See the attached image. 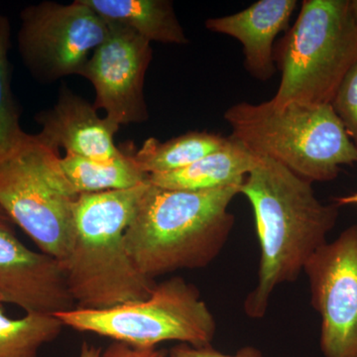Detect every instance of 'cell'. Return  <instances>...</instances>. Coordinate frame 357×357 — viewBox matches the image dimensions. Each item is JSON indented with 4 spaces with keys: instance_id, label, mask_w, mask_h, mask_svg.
<instances>
[{
    "instance_id": "cell-12",
    "label": "cell",
    "mask_w": 357,
    "mask_h": 357,
    "mask_svg": "<svg viewBox=\"0 0 357 357\" xmlns=\"http://www.w3.org/2000/svg\"><path fill=\"white\" fill-rule=\"evenodd\" d=\"M36 121L42 128L40 139L55 149L64 148L66 155L109 160L122 153L114 144L121 126L100 117L95 105L67 86L61 88L56 105L37 114Z\"/></svg>"
},
{
    "instance_id": "cell-14",
    "label": "cell",
    "mask_w": 357,
    "mask_h": 357,
    "mask_svg": "<svg viewBox=\"0 0 357 357\" xmlns=\"http://www.w3.org/2000/svg\"><path fill=\"white\" fill-rule=\"evenodd\" d=\"M258 156L229 136L222 149L180 170L149 175L148 181L162 189L210 191L241 184L255 168Z\"/></svg>"
},
{
    "instance_id": "cell-7",
    "label": "cell",
    "mask_w": 357,
    "mask_h": 357,
    "mask_svg": "<svg viewBox=\"0 0 357 357\" xmlns=\"http://www.w3.org/2000/svg\"><path fill=\"white\" fill-rule=\"evenodd\" d=\"M56 316L68 328L140 349L165 342L206 347L217 333L215 317L198 289L180 277L157 283L144 300L102 310L76 307Z\"/></svg>"
},
{
    "instance_id": "cell-9",
    "label": "cell",
    "mask_w": 357,
    "mask_h": 357,
    "mask_svg": "<svg viewBox=\"0 0 357 357\" xmlns=\"http://www.w3.org/2000/svg\"><path fill=\"white\" fill-rule=\"evenodd\" d=\"M321 317L325 357H357V225L312 256L304 269Z\"/></svg>"
},
{
    "instance_id": "cell-11",
    "label": "cell",
    "mask_w": 357,
    "mask_h": 357,
    "mask_svg": "<svg viewBox=\"0 0 357 357\" xmlns=\"http://www.w3.org/2000/svg\"><path fill=\"white\" fill-rule=\"evenodd\" d=\"M0 208V299L27 312L59 314L75 309L62 263L28 248Z\"/></svg>"
},
{
    "instance_id": "cell-2",
    "label": "cell",
    "mask_w": 357,
    "mask_h": 357,
    "mask_svg": "<svg viewBox=\"0 0 357 357\" xmlns=\"http://www.w3.org/2000/svg\"><path fill=\"white\" fill-rule=\"evenodd\" d=\"M243 183L191 192L162 189L149 182L126 232L136 267L155 280L178 270L210 265L234 229L229 208Z\"/></svg>"
},
{
    "instance_id": "cell-1",
    "label": "cell",
    "mask_w": 357,
    "mask_h": 357,
    "mask_svg": "<svg viewBox=\"0 0 357 357\" xmlns=\"http://www.w3.org/2000/svg\"><path fill=\"white\" fill-rule=\"evenodd\" d=\"M312 185L273 160L258 157L241 185L252 206L260 245L257 284L243 304L249 318H263L275 289L297 280L328 243L338 206L321 203Z\"/></svg>"
},
{
    "instance_id": "cell-17",
    "label": "cell",
    "mask_w": 357,
    "mask_h": 357,
    "mask_svg": "<svg viewBox=\"0 0 357 357\" xmlns=\"http://www.w3.org/2000/svg\"><path fill=\"white\" fill-rule=\"evenodd\" d=\"M227 141L229 137L206 131H192L166 142L150 137L132 157L147 175L172 172L222 149Z\"/></svg>"
},
{
    "instance_id": "cell-10",
    "label": "cell",
    "mask_w": 357,
    "mask_h": 357,
    "mask_svg": "<svg viewBox=\"0 0 357 357\" xmlns=\"http://www.w3.org/2000/svg\"><path fill=\"white\" fill-rule=\"evenodd\" d=\"M152 56L151 42L126 26L109 22L107 38L84 66L81 76L95 89L93 105L116 126L149 119L144 82Z\"/></svg>"
},
{
    "instance_id": "cell-19",
    "label": "cell",
    "mask_w": 357,
    "mask_h": 357,
    "mask_svg": "<svg viewBox=\"0 0 357 357\" xmlns=\"http://www.w3.org/2000/svg\"><path fill=\"white\" fill-rule=\"evenodd\" d=\"M10 36L8 18L0 13V163L15 153L30 135L21 128L20 109L11 89Z\"/></svg>"
},
{
    "instance_id": "cell-15",
    "label": "cell",
    "mask_w": 357,
    "mask_h": 357,
    "mask_svg": "<svg viewBox=\"0 0 357 357\" xmlns=\"http://www.w3.org/2000/svg\"><path fill=\"white\" fill-rule=\"evenodd\" d=\"M107 22L130 28L149 42L185 45L189 39L169 0H84Z\"/></svg>"
},
{
    "instance_id": "cell-21",
    "label": "cell",
    "mask_w": 357,
    "mask_h": 357,
    "mask_svg": "<svg viewBox=\"0 0 357 357\" xmlns=\"http://www.w3.org/2000/svg\"><path fill=\"white\" fill-rule=\"evenodd\" d=\"M168 357H264L259 349L253 347H244L234 354H225L211 347H194L187 344H178L168 352Z\"/></svg>"
},
{
    "instance_id": "cell-8",
    "label": "cell",
    "mask_w": 357,
    "mask_h": 357,
    "mask_svg": "<svg viewBox=\"0 0 357 357\" xmlns=\"http://www.w3.org/2000/svg\"><path fill=\"white\" fill-rule=\"evenodd\" d=\"M109 22L84 0L70 4L43 1L20 13L18 50L35 79L52 83L79 75L107 38Z\"/></svg>"
},
{
    "instance_id": "cell-3",
    "label": "cell",
    "mask_w": 357,
    "mask_h": 357,
    "mask_svg": "<svg viewBox=\"0 0 357 357\" xmlns=\"http://www.w3.org/2000/svg\"><path fill=\"white\" fill-rule=\"evenodd\" d=\"M149 182L130 189L79 195L74 210L75 236L62 263L77 307L109 309L149 297L157 285L129 255L126 232Z\"/></svg>"
},
{
    "instance_id": "cell-25",
    "label": "cell",
    "mask_w": 357,
    "mask_h": 357,
    "mask_svg": "<svg viewBox=\"0 0 357 357\" xmlns=\"http://www.w3.org/2000/svg\"><path fill=\"white\" fill-rule=\"evenodd\" d=\"M352 14L357 28V0H351Z\"/></svg>"
},
{
    "instance_id": "cell-13",
    "label": "cell",
    "mask_w": 357,
    "mask_h": 357,
    "mask_svg": "<svg viewBox=\"0 0 357 357\" xmlns=\"http://www.w3.org/2000/svg\"><path fill=\"white\" fill-rule=\"evenodd\" d=\"M297 6L296 0H259L239 13L208 18L204 25L211 32L241 42L244 68L251 77L266 82L277 70L275 39L287 31Z\"/></svg>"
},
{
    "instance_id": "cell-4",
    "label": "cell",
    "mask_w": 357,
    "mask_h": 357,
    "mask_svg": "<svg viewBox=\"0 0 357 357\" xmlns=\"http://www.w3.org/2000/svg\"><path fill=\"white\" fill-rule=\"evenodd\" d=\"M230 137L310 183L335 180L357 151L332 105L239 102L223 114Z\"/></svg>"
},
{
    "instance_id": "cell-22",
    "label": "cell",
    "mask_w": 357,
    "mask_h": 357,
    "mask_svg": "<svg viewBox=\"0 0 357 357\" xmlns=\"http://www.w3.org/2000/svg\"><path fill=\"white\" fill-rule=\"evenodd\" d=\"M102 357H168V352L157 349H135L122 342H114L102 352Z\"/></svg>"
},
{
    "instance_id": "cell-23",
    "label": "cell",
    "mask_w": 357,
    "mask_h": 357,
    "mask_svg": "<svg viewBox=\"0 0 357 357\" xmlns=\"http://www.w3.org/2000/svg\"><path fill=\"white\" fill-rule=\"evenodd\" d=\"M102 349L100 347L84 342L79 357H102Z\"/></svg>"
},
{
    "instance_id": "cell-26",
    "label": "cell",
    "mask_w": 357,
    "mask_h": 357,
    "mask_svg": "<svg viewBox=\"0 0 357 357\" xmlns=\"http://www.w3.org/2000/svg\"><path fill=\"white\" fill-rule=\"evenodd\" d=\"M0 304H2V301H1V299H0Z\"/></svg>"
},
{
    "instance_id": "cell-5",
    "label": "cell",
    "mask_w": 357,
    "mask_h": 357,
    "mask_svg": "<svg viewBox=\"0 0 357 357\" xmlns=\"http://www.w3.org/2000/svg\"><path fill=\"white\" fill-rule=\"evenodd\" d=\"M281 82L270 102L331 105L357 63L351 0H304L292 27L274 48Z\"/></svg>"
},
{
    "instance_id": "cell-18",
    "label": "cell",
    "mask_w": 357,
    "mask_h": 357,
    "mask_svg": "<svg viewBox=\"0 0 357 357\" xmlns=\"http://www.w3.org/2000/svg\"><path fill=\"white\" fill-rule=\"evenodd\" d=\"M64 326L53 314L27 312L10 319L0 304V357H38L40 349L55 340Z\"/></svg>"
},
{
    "instance_id": "cell-16",
    "label": "cell",
    "mask_w": 357,
    "mask_h": 357,
    "mask_svg": "<svg viewBox=\"0 0 357 357\" xmlns=\"http://www.w3.org/2000/svg\"><path fill=\"white\" fill-rule=\"evenodd\" d=\"M61 165L79 195L130 189L146 182L149 175L143 172L132 155L122 152L109 160H93L66 155Z\"/></svg>"
},
{
    "instance_id": "cell-24",
    "label": "cell",
    "mask_w": 357,
    "mask_h": 357,
    "mask_svg": "<svg viewBox=\"0 0 357 357\" xmlns=\"http://www.w3.org/2000/svg\"><path fill=\"white\" fill-rule=\"evenodd\" d=\"M335 204L338 208L342 206H357V192L344 197H338L335 199Z\"/></svg>"
},
{
    "instance_id": "cell-20",
    "label": "cell",
    "mask_w": 357,
    "mask_h": 357,
    "mask_svg": "<svg viewBox=\"0 0 357 357\" xmlns=\"http://www.w3.org/2000/svg\"><path fill=\"white\" fill-rule=\"evenodd\" d=\"M331 105L357 151V63L344 77Z\"/></svg>"
},
{
    "instance_id": "cell-6",
    "label": "cell",
    "mask_w": 357,
    "mask_h": 357,
    "mask_svg": "<svg viewBox=\"0 0 357 357\" xmlns=\"http://www.w3.org/2000/svg\"><path fill=\"white\" fill-rule=\"evenodd\" d=\"M61 159L59 150L30 134L0 163V208L42 253L63 263L74 241L79 195L66 177Z\"/></svg>"
}]
</instances>
